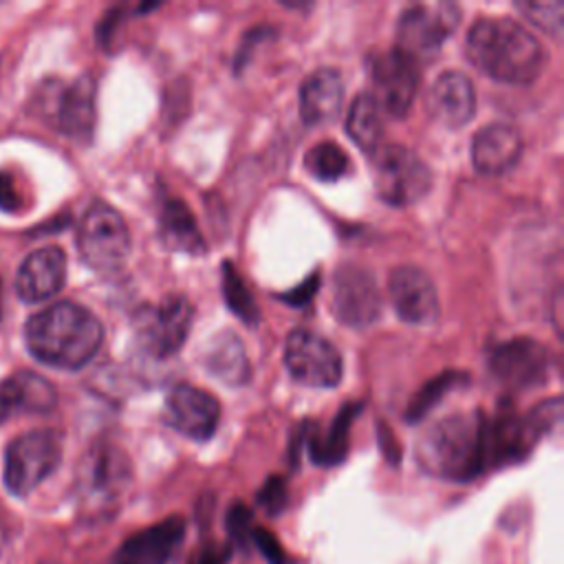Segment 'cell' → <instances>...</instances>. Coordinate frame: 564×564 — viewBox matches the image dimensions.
Returning a JSON list of instances; mask_svg holds the SVG:
<instances>
[{
  "label": "cell",
  "instance_id": "6da1fadb",
  "mask_svg": "<svg viewBox=\"0 0 564 564\" xmlns=\"http://www.w3.org/2000/svg\"><path fill=\"white\" fill-rule=\"evenodd\" d=\"M24 339L37 361L62 370H79L97 355L104 326L86 306L55 302L26 322Z\"/></svg>",
  "mask_w": 564,
  "mask_h": 564
},
{
  "label": "cell",
  "instance_id": "7a4b0ae2",
  "mask_svg": "<svg viewBox=\"0 0 564 564\" xmlns=\"http://www.w3.org/2000/svg\"><path fill=\"white\" fill-rule=\"evenodd\" d=\"M419 465L447 480H471L489 469L487 416L480 410L454 412L430 425L416 441Z\"/></svg>",
  "mask_w": 564,
  "mask_h": 564
},
{
  "label": "cell",
  "instance_id": "3957f363",
  "mask_svg": "<svg viewBox=\"0 0 564 564\" xmlns=\"http://www.w3.org/2000/svg\"><path fill=\"white\" fill-rule=\"evenodd\" d=\"M465 51L480 73L502 84H531L544 66L538 37L511 18H480L474 22Z\"/></svg>",
  "mask_w": 564,
  "mask_h": 564
},
{
  "label": "cell",
  "instance_id": "277c9868",
  "mask_svg": "<svg viewBox=\"0 0 564 564\" xmlns=\"http://www.w3.org/2000/svg\"><path fill=\"white\" fill-rule=\"evenodd\" d=\"M132 480V465L121 447L108 441L93 443L77 463L75 494L84 516H108Z\"/></svg>",
  "mask_w": 564,
  "mask_h": 564
},
{
  "label": "cell",
  "instance_id": "5b68a950",
  "mask_svg": "<svg viewBox=\"0 0 564 564\" xmlns=\"http://www.w3.org/2000/svg\"><path fill=\"white\" fill-rule=\"evenodd\" d=\"M62 458V434L51 427L31 430L13 438L4 449V487L22 498L46 480Z\"/></svg>",
  "mask_w": 564,
  "mask_h": 564
},
{
  "label": "cell",
  "instance_id": "8992f818",
  "mask_svg": "<svg viewBox=\"0 0 564 564\" xmlns=\"http://www.w3.org/2000/svg\"><path fill=\"white\" fill-rule=\"evenodd\" d=\"M372 176L379 198L394 207L416 203L432 187L427 163L403 145H379L372 152Z\"/></svg>",
  "mask_w": 564,
  "mask_h": 564
},
{
  "label": "cell",
  "instance_id": "52a82bcc",
  "mask_svg": "<svg viewBox=\"0 0 564 564\" xmlns=\"http://www.w3.org/2000/svg\"><path fill=\"white\" fill-rule=\"evenodd\" d=\"M77 251L95 271L119 269L130 253V231L119 212L106 203H93L77 227Z\"/></svg>",
  "mask_w": 564,
  "mask_h": 564
},
{
  "label": "cell",
  "instance_id": "ba28073f",
  "mask_svg": "<svg viewBox=\"0 0 564 564\" xmlns=\"http://www.w3.org/2000/svg\"><path fill=\"white\" fill-rule=\"evenodd\" d=\"M189 326L192 304L183 295H170L159 304H148L132 317L137 346L154 359L176 355L187 339Z\"/></svg>",
  "mask_w": 564,
  "mask_h": 564
},
{
  "label": "cell",
  "instance_id": "9c48e42d",
  "mask_svg": "<svg viewBox=\"0 0 564 564\" xmlns=\"http://www.w3.org/2000/svg\"><path fill=\"white\" fill-rule=\"evenodd\" d=\"M421 82L419 59L401 51L399 46L375 53L370 57V84L372 97L381 112L392 117H405Z\"/></svg>",
  "mask_w": 564,
  "mask_h": 564
},
{
  "label": "cell",
  "instance_id": "30bf717a",
  "mask_svg": "<svg viewBox=\"0 0 564 564\" xmlns=\"http://www.w3.org/2000/svg\"><path fill=\"white\" fill-rule=\"evenodd\" d=\"M460 9L454 2H419L408 7L397 22V46L419 59L438 51L454 33Z\"/></svg>",
  "mask_w": 564,
  "mask_h": 564
},
{
  "label": "cell",
  "instance_id": "8fae6325",
  "mask_svg": "<svg viewBox=\"0 0 564 564\" xmlns=\"http://www.w3.org/2000/svg\"><path fill=\"white\" fill-rule=\"evenodd\" d=\"M284 366L289 375L311 388H333L341 379V355L339 350L306 328H297L286 337Z\"/></svg>",
  "mask_w": 564,
  "mask_h": 564
},
{
  "label": "cell",
  "instance_id": "7c38bea8",
  "mask_svg": "<svg viewBox=\"0 0 564 564\" xmlns=\"http://www.w3.org/2000/svg\"><path fill=\"white\" fill-rule=\"evenodd\" d=\"M95 79L82 75L68 84L55 82L46 88L44 112L55 121L57 130L77 143H90L95 130Z\"/></svg>",
  "mask_w": 564,
  "mask_h": 564
},
{
  "label": "cell",
  "instance_id": "4fadbf2b",
  "mask_svg": "<svg viewBox=\"0 0 564 564\" xmlns=\"http://www.w3.org/2000/svg\"><path fill=\"white\" fill-rule=\"evenodd\" d=\"M333 311L346 326H370L381 313L375 278L359 264H341L333 275Z\"/></svg>",
  "mask_w": 564,
  "mask_h": 564
},
{
  "label": "cell",
  "instance_id": "5bb4252c",
  "mask_svg": "<svg viewBox=\"0 0 564 564\" xmlns=\"http://www.w3.org/2000/svg\"><path fill=\"white\" fill-rule=\"evenodd\" d=\"M489 370L507 388H533L542 383L549 375V352L542 344L518 337L491 350Z\"/></svg>",
  "mask_w": 564,
  "mask_h": 564
},
{
  "label": "cell",
  "instance_id": "9a60e30c",
  "mask_svg": "<svg viewBox=\"0 0 564 564\" xmlns=\"http://www.w3.org/2000/svg\"><path fill=\"white\" fill-rule=\"evenodd\" d=\"M165 423L194 441H207L218 425L220 405L209 392L178 383L167 392L165 399Z\"/></svg>",
  "mask_w": 564,
  "mask_h": 564
},
{
  "label": "cell",
  "instance_id": "2e32d148",
  "mask_svg": "<svg viewBox=\"0 0 564 564\" xmlns=\"http://www.w3.org/2000/svg\"><path fill=\"white\" fill-rule=\"evenodd\" d=\"M388 293L397 315L416 326L434 324L438 317V293L432 278L412 264L392 269L388 280Z\"/></svg>",
  "mask_w": 564,
  "mask_h": 564
},
{
  "label": "cell",
  "instance_id": "e0dca14e",
  "mask_svg": "<svg viewBox=\"0 0 564 564\" xmlns=\"http://www.w3.org/2000/svg\"><path fill=\"white\" fill-rule=\"evenodd\" d=\"M185 540V520L178 516L150 524L119 544L112 564H172Z\"/></svg>",
  "mask_w": 564,
  "mask_h": 564
},
{
  "label": "cell",
  "instance_id": "ac0fdd59",
  "mask_svg": "<svg viewBox=\"0 0 564 564\" xmlns=\"http://www.w3.org/2000/svg\"><path fill=\"white\" fill-rule=\"evenodd\" d=\"M66 280V253L51 245L35 249L18 269L15 291L24 302H44L59 293Z\"/></svg>",
  "mask_w": 564,
  "mask_h": 564
},
{
  "label": "cell",
  "instance_id": "d6986e66",
  "mask_svg": "<svg viewBox=\"0 0 564 564\" xmlns=\"http://www.w3.org/2000/svg\"><path fill=\"white\" fill-rule=\"evenodd\" d=\"M55 403V386L33 370H18L0 383V423L15 414H46Z\"/></svg>",
  "mask_w": 564,
  "mask_h": 564
},
{
  "label": "cell",
  "instance_id": "ffe728a7",
  "mask_svg": "<svg viewBox=\"0 0 564 564\" xmlns=\"http://www.w3.org/2000/svg\"><path fill=\"white\" fill-rule=\"evenodd\" d=\"M522 148L524 141L518 128L509 123H489L474 134L471 163L485 176H500L518 163Z\"/></svg>",
  "mask_w": 564,
  "mask_h": 564
},
{
  "label": "cell",
  "instance_id": "44dd1931",
  "mask_svg": "<svg viewBox=\"0 0 564 564\" xmlns=\"http://www.w3.org/2000/svg\"><path fill=\"white\" fill-rule=\"evenodd\" d=\"M427 110L438 123L447 128L465 126L476 110L471 79L458 70H447L436 77L427 93Z\"/></svg>",
  "mask_w": 564,
  "mask_h": 564
},
{
  "label": "cell",
  "instance_id": "7402d4cb",
  "mask_svg": "<svg viewBox=\"0 0 564 564\" xmlns=\"http://www.w3.org/2000/svg\"><path fill=\"white\" fill-rule=\"evenodd\" d=\"M344 82L335 68L313 70L300 88V115L306 126H322L339 115Z\"/></svg>",
  "mask_w": 564,
  "mask_h": 564
},
{
  "label": "cell",
  "instance_id": "603a6c76",
  "mask_svg": "<svg viewBox=\"0 0 564 564\" xmlns=\"http://www.w3.org/2000/svg\"><path fill=\"white\" fill-rule=\"evenodd\" d=\"M203 361L209 375H214L227 386L240 388L249 381V359L242 341L234 333L216 335L205 348Z\"/></svg>",
  "mask_w": 564,
  "mask_h": 564
},
{
  "label": "cell",
  "instance_id": "cb8c5ba5",
  "mask_svg": "<svg viewBox=\"0 0 564 564\" xmlns=\"http://www.w3.org/2000/svg\"><path fill=\"white\" fill-rule=\"evenodd\" d=\"M159 236L167 249L198 256L205 251V240L196 227L189 207L181 198H170L161 207Z\"/></svg>",
  "mask_w": 564,
  "mask_h": 564
},
{
  "label": "cell",
  "instance_id": "d4e9b609",
  "mask_svg": "<svg viewBox=\"0 0 564 564\" xmlns=\"http://www.w3.org/2000/svg\"><path fill=\"white\" fill-rule=\"evenodd\" d=\"M348 137L368 154L381 145L383 137V112L370 93H359L346 117Z\"/></svg>",
  "mask_w": 564,
  "mask_h": 564
},
{
  "label": "cell",
  "instance_id": "484cf974",
  "mask_svg": "<svg viewBox=\"0 0 564 564\" xmlns=\"http://www.w3.org/2000/svg\"><path fill=\"white\" fill-rule=\"evenodd\" d=\"M359 403H346V408L333 419V425L326 434H313L308 438L311 460L317 465H337L348 454V430L352 419L359 414Z\"/></svg>",
  "mask_w": 564,
  "mask_h": 564
},
{
  "label": "cell",
  "instance_id": "4316f807",
  "mask_svg": "<svg viewBox=\"0 0 564 564\" xmlns=\"http://www.w3.org/2000/svg\"><path fill=\"white\" fill-rule=\"evenodd\" d=\"M304 167L317 181H337L350 170V161L337 143L324 141L304 154Z\"/></svg>",
  "mask_w": 564,
  "mask_h": 564
},
{
  "label": "cell",
  "instance_id": "83f0119b",
  "mask_svg": "<svg viewBox=\"0 0 564 564\" xmlns=\"http://www.w3.org/2000/svg\"><path fill=\"white\" fill-rule=\"evenodd\" d=\"M223 293H225L227 306L242 322H247V324L258 322V306L253 302V295L247 289V284L242 282V278L238 275V271L234 269L231 262H223Z\"/></svg>",
  "mask_w": 564,
  "mask_h": 564
},
{
  "label": "cell",
  "instance_id": "f1b7e54d",
  "mask_svg": "<svg viewBox=\"0 0 564 564\" xmlns=\"http://www.w3.org/2000/svg\"><path fill=\"white\" fill-rule=\"evenodd\" d=\"M463 379H465V375L449 370V372L438 375V377L432 379L430 383H425V386L419 390V394L410 401L408 412H405V419L412 421V423L419 421V419H423V416H425L452 388H456Z\"/></svg>",
  "mask_w": 564,
  "mask_h": 564
},
{
  "label": "cell",
  "instance_id": "f546056e",
  "mask_svg": "<svg viewBox=\"0 0 564 564\" xmlns=\"http://www.w3.org/2000/svg\"><path fill=\"white\" fill-rule=\"evenodd\" d=\"M518 9L542 31L560 37L564 29V4L562 2H518Z\"/></svg>",
  "mask_w": 564,
  "mask_h": 564
},
{
  "label": "cell",
  "instance_id": "4dcf8cb0",
  "mask_svg": "<svg viewBox=\"0 0 564 564\" xmlns=\"http://www.w3.org/2000/svg\"><path fill=\"white\" fill-rule=\"evenodd\" d=\"M251 531H253V524H251V511L236 502L229 511H227V533L231 538V542L240 549H247V544L251 542Z\"/></svg>",
  "mask_w": 564,
  "mask_h": 564
},
{
  "label": "cell",
  "instance_id": "1f68e13d",
  "mask_svg": "<svg viewBox=\"0 0 564 564\" xmlns=\"http://www.w3.org/2000/svg\"><path fill=\"white\" fill-rule=\"evenodd\" d=\"M251 542L258 546V551L262 553V557L269 564H295V560L286 553V549L278 542V538L262 527H253L251 531Z\"/></svg>",
  "mask_w": 564,
  "mask_h": 564
},
{
  "label": "cell",
  "instance_id": "d6a6232c",
  "mask_svg": "<svg viewBox=\"0 0 564 564\" xmlns=\"http://www.w3.org/2000/svg\"><path fill=\"white\" fill-rule=\"evenodd\" d=\"M258 505L269 513V516H278L284 511L289 494H286V482L280 476H271L258 491L256 496Z\"/></svg>",
  "mask_w": 564,
  "mask_h": 564
},
{
  "label": "cell",
  "instance_id": "836d02e7",
  "mask_svg": "<svg viewBox=\"0 0 564 564\" xmlns=\"http://www.w3.org/2000/svg\"><path fill=\"white\" fill-rule=\"evenodd\" d=\"M229 555H231L229 544H207L196 553L192 564H227Z\"/></svg>",
  "mask_w": 564,
  "mask_h": 564
},
{
  "label": "cell",
  "instance_id": "e575fe53",
  "mask_svg": "<svg viewBox=\"0 0 564 564\" xmlns=\"http://www.w3.org/2000/svg\"><path fill=\"white\" fill-rule=\"evenodd\" d=\"M0 207L2 209H18V194L11 187V181L0 174Z\"/></svg>",
  "mask_w": 564,
  "mask_h": 564
},
{
  "label": "cell",
  "instance_id": "d590c367",
  "mask_svg": "<svg viewBox=\"0 0 564 564\" xmlns=\"http://www.w3.org/2000/svg\"><path fill=\"white\" fill-rule=\"evenodd\" d=\"M0 315H2V302H0Z\"/></svg>",
  "mask_w": 564,
  "mask_h": 564
}]
</instances>
